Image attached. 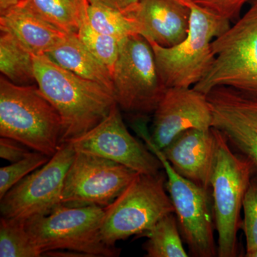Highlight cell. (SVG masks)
Instances as JSON below:
<instances>
[{
	"label": "cell",
	"instance_id": "cell-18",
	"mask_svg": "<svg viewBox=\"0 0 257 257\" xmlns=\"http://www.w3.org/2000/svg\"><path fill=\"white\" fill-rule=\"evenodd\" d=\"M46 55L64 69L99 83L114 93L112 76L109 69L88 50L77 33H69Z\"/></svg>",
	"mask_w": 257,
	"mask_h": 257
},
{
	"label": "cell",
	"instance_id": "cell-23",
	"mask_svg": "<svg viewBox=\"0 0 257 257\" xmlns=\"http://www.w3.org/2000/svg\"><path fill=\"white\" fill-rule=\"evenodd\" d=\"M0 256H42L41 251L32 241L27 231L25 221L1 216Z\"/></svg>",
	"mask_w": 257,
	"mask_h": 257
},
{
	"label": "cell",
	"instance_id": "cell-15",
	"mask_svg": "<svg viewBox=\"0 0 257 257\" xmlns=\"http://www.w3.org/2000/svg\"><path fill=\"white\" fill-rule=\"evenodd\" d=\"M190 14L184 0H140L138 8L127 16L150 43L171 47L188 35Z\"/></svg>",
	"mask_w": 257,
	"mask_h": 257
},
{
	"label": "cell",
	"instance_id": "cell-11",
	"mask_svg": "<svg viewBox=\"0 0 257 257\" xmlns=\"http://www.w3.org/2000/svg\"><path fill=\"white\" fill-rule=\"evenodd\" d=\"M138 172L103 157L75 152L64 181L62 204L105 207Z\"/></svg>",
	"mask_w": 257,
	"mask_h": 257
},
{
	"label": "cell",
	"instance_id": "cell-12",
	"mask_svg": "<svg viewBox=\"0 0 257 257\" xmlns=\"http://www.w3.org/2000/svg\"><path fill=\"white\" fill-rule=\"evenodd\" d=\"M117 103L100 123L78 138L67 142L75 152L103 157L138 173L157 174L162 162L146 145L130 134Z\"/></svg>",
	"mask_w": 257,
	"mask_h": 257
},
{
	"label": "cell",
	"instance_id": "cell-30",
	"mask_svg": "<svg viewBox=\"0 0 257 257\" xmlns=\"http://www.w3.org/2000/svg\"><path fill=\"white\" fill-rule=\"evenodd\" d=\"M24 0H0V14L21 4Z\"/></svg>",
	"mask_w": 257,
	"mask_h": 257
},
{
	"label": "cell",
	"instance_id": "cell-1",
	"mask_svg": "<svg viewBox=\"0 0 257 257\" xmlns=\"http://www.w3.org/2000/svg\"><path fill=\"white\" fill-rule=\"evenodd\" d=\"M37 86L62 119V143L87 133L109 114L114 93L60 67L46 55H33Z\"/></svg>",
	"mask_w": 257,
	"mask_h": 257
},
{
	"label": "cell",
	"instance_id": "cell-10",
	"mask_svg": "<svg viewBox=\"0 0 257 257\" xmlns=\"http://www.w3.org/2000/svg\"><path fill=\"white\" fill-rule=\"evenodd\" d=\"M74 149L62 143L45 165L10 189L0 199L1 216L26 221L46 215L62 204L64 181Z\"/></svg>",
	"mask_w": 257,
	"mask_h": 257
},
{
	"label": "cell",
	"instance_id": "cell-6",
	"mask_svg": "<svg viewBox=\"0 0 257 257\" xmlns=\"http://www.w3.org/2000/svg\"><path fill=\"white\" fill-rule=\"evenodd\" d=\"M104 207L61 204L50 214L25 221V227L42 256L55 251H73L84 256H116L119 250L101 236Z\"/></svg>",
	"mask_w": 257,
	"mask_h": 257
},
{
	"label": "cell",
	"instance_id": "cell-28",
	"mask_svg": "<svg viewBox=\"0 0 257 257\" xmlns=\"http://www.w3.org/2000/svg\"><path fill=\"white\" fill-rule=\"evenodd\" d=\"M31 150L23 144L13 139L3 137H1L0 139V157L3 160L8 161L10 163L22 160Z\"/></svg>",
	"mask_w": 257,
	"mask_h": 257
},
{
	"label": "cell",
	"instance_id": "cell-22",
	"mask_svg": "<svg viewBox=\"0 0 257 257\" xmlns=\"http://www.w3.org/2000/svg\"><path fill=\"white\" fill-rule=\"evenodd\" d=\"M87 15L94 30L119 41L131 35H139L133 19L102 0H87Z\"/></svg>",
	"mask_w": 257,
	"mask_h": 257
},
{
	"label": "cell",
	"instance_id": "cell-7",
	"mask_svg": "<svg viewBox=\"0 0 257 257\" xmlns=\"http://www.w3.org/2000/svg\"><path fill=\"white\" fill-rule=\"evenodd\" d=\"M165 170L157 174L136 173L133 180L109 205L104 207L101 236L106 244L134 236H143L162 217L175 213L166 191Z\"/></svg>",
	"mask_w": 257,
	"mask_h": 257
},
{
	"label": "cell",
	"instance_id": "cell-9",
	"mask_svg": "<svg viewBox=\"0 0 257 257\" xmlns=\"http://www.w3.org/2000/svg\"><path fill=\"white\" fill-rule=\"evenodd\" d=\"M112 80L120 109L139 117L153 114L167 89L157 70L151 45L140 35L120 41Z\"/></svg>",
	"mask_w": 257,
	"mask_h": 257
},
{
	"label": "cell",
	"instance_id": "cell-16",
	"mask_svg": "<svg viewBox=\"0 0 257 257\" xmlns=\"http://www.w3.org/2000/svg\"><path fill=\"white\" fill-rule=\"evenodd\" d=\"M162 152L179 175L202 188L210 189L216 152L213 127L186 130Z\"/></svg>",
	"mask_w": 257,
	"mask_h": 257
},
{
	"label": "cell",
	"instance_id": "cell-29",
	"mask_svg": "<svg viewBox=\"0 0 257 257\" xmlns=\"http://www.w3.org/2000/svg\"><path fill=\"white\" fill-rule=\"evenodd\" d=\"M124 15H130L138 8L140 0H102Z\"/></svg>",
	"mask_w": 257,
	"mask_h": 257
},
{
	"label": "cell",
	"instance_id": "cell-24",
	"mask_svg": "<svg viewBox=\"0 0 257 257\" xmlns=\"http://www.w3.org/2000/svg\"><path fill=\"white\" fill-rule=\"evenodd\" d=\"M77 35L88 50L109 69L112 76L119 55L120 41L94 30L88 21L87 12Z\"/></svg>",
	"mask_w": 257,
	"mask_h": 257
},
{
	"label": "cell",
	"instance_id": "cell-25",
	"mask_svg": "<svg viewBox=\"0 0 257 257\" xmlns=\"http://www.w3.org/2000/svg\"><path fill=\"white\" fill-rule=\"evenodd\" d=\"M50 157L32 151L18 162L0 169V199L15 185L50 160Z\"/></svg>",
	"mask_w": 257,
	"mask_h": 257
},
{
	"label": "cell",
	"instance_id": "cell-2",
	"mask_svg": "<svg viewBox=\"0 0 257 257\" xmlns=\"http://www.w3.org/2000/svg\"><path fill=\"white\" fill-rule=\"evenodd\" d=\"M63 126L38 86L18 85L0 77V136L52 157L62 144Z\"/></svg>",
	"mask_w": 257,
	"mask_h": 257
},
{
	"label": "cell",
	"instance_id": "cell-13",
	"mask_svg": "<svg viewBox=\"0 0 257 257\" xmlns=\"http://www.w3.org/2000/svg\"><path fill=\"white\" fill-rule=\"evenodd\" d=\"M212 113V127L222 134L233 151L246 157L257 175V101L229 87L207 94Z\"/></svg>",
	"mask_w": 257,
	"mask_h": 257
},
{
	"label": "cell",
	"instance_id": "cell-8",
	"mask_svg": "<svg viewBox=\"0 0 257 257\" xmlns=\"http://www.w3.org/2000/svg\"><path fill=\"white\" fill-rule=\"evenodd\" d=\"M135 127L150 151L162 162L167 175L166 187L175 208L181 235L188 246L191 256H217L212 199L209 190L184 178L174 170L162 150L152 143L144 121L137 123Z\"/></svg>",
	"mask_w": 257,
	"mask_h": 257
},
{
	"label": "cell",
	"instance_id": "cell-3",
	"mask_svg": "<svg viewBox=\"0 0 257 257\" xmlns=\"http://www.w3.org/2000/svg\"><path fill=\"white\" fill-rule=\"evenodd\" d=\"M190 9L188 35L175 46L151 45L157 70L167 88L192 87L211 68L215 55L211 42L230 28V20L193 2L184 0Z\"/></svg>",
	"mask_w": 257,
	"mask_h": 257
},
{
	"label": "cell",
	"instance_id": "cell-14",
	"mask_svg": "<svg viewBox=\"0 0 257 257\" xmlns=\"http://www.w3.org/2000/svg\"><path fill=\"white\" fill-rule=\"evenodd\" d=\"M153 114L150 138L160 150L186 130L212 127L207 96L193 87L167 88Z\"/></svg>",
	"mask_w": 257,
	"mask_h": 257
},
{
	"label": "cell",
	"instance_id": "cell-26",
	"mask_svg": "<svg viewBox=\"0 0 257 257\" xmlns=\"http://www.w3.org/2000/svg\"><path fill=\"white\" fill-rule=\"evenodd\" d=\"M243 219L241 229L246 237V252L257 248V175L250 181L243 199Z\"/></svg>",
	"mask_w": 257,
	"mask_h": 257
},
{
	"label": "cell",
	"instance_id": "cell-21",
	"mask_svg": "<svg viewBox=\"0 0 257 257\" xmlns=\"http://www.w3.org/2000/svg\"><path fill=\"white\" fill-rule=\"evenodd\" d=\"M175 213L160 219L151 229L143 236L147 240L143 246L147 257H187L181 238Z\"/></svg>",
	"mask_w": 257,
	"mask_h": 257
},
{
	"label": "cell",
	"instance_id": "cell-20",
	"mask_svg": "<svg viewBox=\"0 0 257 257\" xmlns=\"http://www.w3.org/2000/svg\"><path fill=\"white\" fill-rule=\"evenodd\" d=\"M21 4L68 33L78 32L87 12V0H24Z\"/></svg>",
	"mask_w": 257,
	"mask_h": 257
},
{
	"label": "cell",
	"instance_id": "cell-19",
	"mask_svg": "<svg viewBox=\"0 0 257 257\" xmlns=\"http://www.w3.org/2000/svg\"><path fill=\"white\" fill-rule=\"evenodd\" d=\"M0 71L2 75L18 85L36 82L33 55L8 30L0 28Z\"/></svg>",
	"mask_w": 257,
	"mask_h": 257
},
{
	"label": "cell",
	"instance_id": "cell-31",
	"mask_svg": "<svg viewBox=\"0 0 257 257\" xmlns=\"http://www.w3.org/2000/svg\"><path fill=\"white\" fill-rule=\"evenodd\" d=\"M245 256L257 257V248H255V249L252 250V251H248V252H246V253H245Z\"/></svg>",
	"mask_w": 257,
	"mask_h": 257
},
{
	"label": "cell",
	"instance_id": "cell-4",
	"mask_svg": "<svg viewBox=\"0 0 257 257\" xmlns=\"http://www.w3.org/2000/svg\"><path fill=\"white\" fill-rule=\"evenodd\" d=\"M211 47L214 62L193 87L206 95L216 87H229L257 101V0Z\"/></svg>",
	"mask_w": 257,
	"mask_h": 257
},
{
	"label": "cell",
	"instance_id": "cell-5",
	"mask_svg": "<svg viewBox=\"0 0 257 257\" xmlns=\"http://www.w3.org/2000/svg\"><path fill=\"white\" fill-rule=\"evenodd\" d=\"M216 152L211 174L214 226L218 233L217 256H238L241 209L250 181L256 174L253 164L233 151L220 132L213 127Z\"/></svg>",
	"mask_w": 257,
	"mask_h": 257
},
{
	"label": "cell",
	"instance_id": "cell-27",
	"mask_svg": "<svg viewBox=\"0 0 257 257\" xmlns=\"http://www.w3.org/2000/svg\"><path fill=\"white\" fill-rule=\"evenodd\" d=\"M202 8L222 18L231 20L237 18L240 12L250 0H192Z\"/></svg>",
	"mask_w": 257,
	"mask_h": 257
},
{
	"label": "cell",
	"instance_id": "cell-17",
	"mask_svg": "<svg viewBox=\"0 0 257 257\" xmlns=\"http://www.w3.org/2000/svg\"><path fill=\"white\" fill-rule=\"evenodd\" d=\"M0 28L11 32L32 55H46L69 34L23 4L0 14Z\"/></svg>",
	"mask_w": 257,
	"mask_h": 257
}]
</instances>
